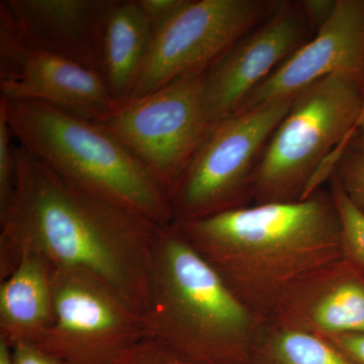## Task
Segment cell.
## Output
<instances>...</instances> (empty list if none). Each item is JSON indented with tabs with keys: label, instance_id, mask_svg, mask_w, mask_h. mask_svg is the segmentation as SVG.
Listing matches in <instances>:
<instances>
[{
	"label": "cell",
	"instance_id": "cell-21",
	"mask_svg": "<svg viewBox=\"0 0 364 364\" xmlns=\"http://www.w3.org/2000/svg\"><path fill=\"white\" fill-rule=\"evenodd\" d=\"M112 364H193L161 345L144 338L128 349Z\"/></svg>",
	"mask_w": 364,
	"mask_h": 364
},
{
	"label": "cell",
	"instance_id": "cell-14",
	"mask_svg": "<svg viewBox=\"0 0 364 364\" xmlns=\"http://www.w3.org/2000/svg\"><path fill=\"white\" fill-rule=\"evenodd\" d=\"M112 0H2L31 51L47 53L102 76L105 20Z\"/></svg>",
	"mask_w": 364,
	"mask_h": 364
},
{
	"label": "cell",
	"instance_id": "cell-20",
	"mask_svg": "<svg viewBox=\"0 0 364 364\" xmlns=\"http://www.w3.org/2000/svg\"><path fill=\"white\" fill-rule=\"evenodd\" d=\"M14 138L4 107L0 105V208L6 205L13 191L14 173H16V156Z\"/></svg>",
	"mask_w": 364,
	"mask_h": 364
},
{
	"label": "cell",
	"instance_id": "cell-18",
	"mask_svg": "<svg viewBox=\"0 0 364 364\" xmlns=\"http://www.w3.org/2000/svg\"><path fill=\"white\" fill-rule=\"evenodd\" d=\"M329 182L341 224L342 252L345 258L364 269V215L349 200L333 174Z\"/></svg>",
	"mask_w": 364,
	"mask_h": 364
},
{
	"label": "cell",
	"instance_id": "cell-13",
	"mask_svg": "<svg viewBox=\"0 0 364 364\" xmlns=\"http://www.w3.org/2000/svg\"><path fill=\"white\" fill-rule=\"evenodd\" d=\"M267 322L323 337L364 333V269L343 256L311 270L287 289Z\"/></svg>",
	"mask_w": 364,
	"mask_h": 364
},
{
	"label": "cell",
	"instance_id": "cell-3",
	"mask_svg": "<svg viewBox=\"0 0 364 364\" xmlns=\"http://www.w3.org/2000/svg\"><path fill=\"white\" fill-rule=\"evenodd\" d=\"M140 316L144 338L193 364H250L262 325L176 223L155 228Z\"/></svg>",
	"mask_w": 364,
	"mask_h": 364
},
{
	"label": "cell",
	"instance_id": "cell-23",
	"mask_svg": "<svg viewBox=\"0 0 364 364\" xmlns=\"http://www.w3.org/2000/svg\"><path fill=\"white\" fill-rule=\"evenodd\" d=\"M323 337V336H321ZM350 364H364V333L325 336Z\"/></svg>",
	"mask_w": 364,
	"mask_h": 364
},
{
	"label": "cell",
	"instance_id": "cell-25",
	"mask_svg": "<svg viewBox=\"0 0 364 364\" xmlns=\"http://www.w3.org/2000/svg\"><path fill=\"white\" fill-rule=\"evenodd\" d=\"M336 0H304L301 1L306 18L316 32L331 16Z\"/></svg>",
	"mask_w": 364,
	"mask_h": 364
},
{
	"label": "cell",
	"instance_id": "cell-24",
	"mask_svg": "<svg viewBox=\"0 0 364 364\" xmlns=\"http://www.w3.org/2000/svg\"><path fill=\"white\" fill-rule=\"evenodd\" d=\"M14 364H64L30 342H20L11 347Z\"/></svg>",
	"mask_w": 364,
	"mask_h": 364
},
{
	"label": "cell",
	"instance_id": "cell-15",
	"mask_svg": "<svg viewBox=\"0 0 364 364\" xmlns=\"http://www.w3.org/2000/svg\"><path fill=\"white\" fill-rule=\"evenodd\" d=\"M53 268L37 254H21L18 267L0 284V339L9 346L36 343L54 316Z\"/></svg>",
	"mask_w": 364,
	"mask_h": 364
},
{
	"label": "cell",
	"instance_id": "cell-10",
	"mask_svg": "<svg viewBox=\"0 0 364 364\" xmlns=\"http://www.w3.org/2000/svg\"><path fill=\"white\" fill-rule=\"evenodd\" d=\"M315 33L301 1L279 0L267 18L205 71L203 100L208 126L238 112L249 95Z\"/></svg>",
	"mask_w": 364,
	"mask_h": 364
},
{
	"label": "cell",
	"instance_id": "cell-11",
	"mask_svg": "<svg viewBox=\"0 0 364 364\" xmlns=\"http://www.w3.org/2000/svg\"><path fill=\"white\" fill-rule=\"evenodd\" d=\"M0 90L7 100L44 102L95 123L119 105L97 72L28 50L7 16L0 18Z\"/></svg>",
	"mask_w": 364,
	"mask_h": 364
},
{
	"label": "cell",
	"instance_id": "cell-5",
	"mask_svg": "<svg viewBox=\"0 0 364 364\" xmlns=\"http://www.w3.org/2000/svg\"><path fill=\"white\" fill-rule=\"evenodd\" d=\"M363 107L364 90L343 76H327L296 92L263 154L254 205L299 202L322 188Z\"/></svg>",
	"mask_w": 364,
	"mask_h": 364
},
{
	"label": "cell",
	"instance_id": "cell-2",
	"mask_svg": "<svg viewBox=\"0 0 364 364\" xmlns=\"http://www.w3.org/2000/svg\"><path fill=\"white\" fill-rule=\"evenodd\" d=\"M179 226L261 324L296 280L343 257L338 210L323 188L299 202L249 205Z\"/></svg>",
	"mask_w": 364,
	"mask_h": 364
},
{
	"label": "cell",
	"instance_id": "cell-17",
	"mask_svg": "<svg viewBox=\"0 0 364 364\" xmlns=\"http://www.w3.org/2000/svg\"><path fill=\"white\" fill-rule=\"evenodd\" d=\"M250 364H350L328 340L267 322L261 325Z\"/></svg>",
	"mask_w": 364,
	"mask_h": 364
},
{
	"label": "cell",
	"instance_id": "cell-27",
	"mask_svg": "<svg viewBox=\"0 0 364 364\" xmlns=\"http://www.w3.org/2000/svg\"><path fill=\"white\" fill-rule=\"evenodd\" d=\"M0 364H14L11 347L2 339H0Z\"/></svg>",
	"mask_w": 364,
	"mask_h": 364
},
{
	"label": "cell",
	"instance_id": "cell-16",
	"mask_svg": "<svg viewBox=\"0 0 364 364\" xmlns=\"http://www.w3.org/2000/svg\"><path fill=\"white\" fill-rule=\"evenodd\" d=\"M152 38L136 0H112L105 25L102 77L117 104L130 97Z\"/></svg>",
	"mask_w": 364,
	"mask_h": 364
},
{
	"label": "cell",
	"instance_id": "cell-4",
	"mask_svg": "<svg viewBox=\"0 0 364 364\" xmlns=\"http://www.w3.org/2000/svg\"><path fill=\"white\" fill-rule=\"evenodd\" d=\"M0 105L18 145L60 176L158 226L172 223L164 189L100 124L44 102L1 97Z\"/></svg>",
	"mask_w": 364,
	"mask_h": 364
},
{
	"label": "cell",
	"instance_id": "cell-9",
	"mask_svg": "<svg viewBox=\"0 0 364 364\" xmlns=\"http://www.w3.org/2000/svg\"><path fill=\"white\" fill-rule=\"evenodd\" d=\"M54 316L36 343L64 364H112L144 339L140 312L98 280L53 269Z\"/></svg>",
	"mask_w": 364,
	"mask_h": 364
},
{
	"label": "cell",
	"instance_id": "cell-19",
	"mask_svg": "<svg viewBox=\"0 0 364 364\" xmlns=\"http://www.w3.org/2000/svg\"><path fill=\"white\" fill-rule=\"evenodd\" d=\"M349 142L340 150L331 174L336 177L352 203L364 215V153L353 149Z\"/></svg>",
	"mask_w": 364,
	"mask_h": 364
},
{
	"label": "cell",
	"instance_id": "cell-1",
	"mask_svg": "<svg viewBox=\"0 0 364 364\" xmlns=\"http://www.w3.org/2000/svg\"><path fill=\"white\" fill-rule=\"evenodd\" d=\"M13 191L0 208V279L33 253L98 280L141 312L158 225L102 200L14 145Z\"/></svg>",
	"mask_w": 364,
	"mask_h": 364
},
{
	"label": "cell",
	"instance_id": "cell-6",
	"mask_svg": "<svg viewBox=\"0 0 364 364\" xmlns=\"http://www.w3.org/2000/svg\"><path fill=\"white\" fill-rule=\"evenodd\" d=\"M294 95L273 98L210 126L166 191L172 223L186 224L249 207L261 160Z\"/></svg>",
	"mask_w": 364,
	"mask_h": 364
},
{
	"label": "cell",
	"instance_id": "cell-22",
	"mask_svg": "<svg viewBox=\"0 0 364 364\" xmlns=\"http://www.w3.org/2000/svg\"><path fill=\"white\" fill-rule=\"evenodd\" d=\"M186 1L188 0H136L150 23L153 33L166 25Z\"/></svg>",
	"mask_w": 364,
	"mask_h": 364
},
{
	"label": "cell",
	"instance_id": "cell-26",
	"mask_svg": "<svg viewBox=\"0 0 364 364\" xmlns=\"http://www.w3.org/2000/svg\"><path fill=\"white\" fill-rule=\"evenodd\" d=\"M353 149L359 151V152L364 153V107L363 112H361L360 117L356 124L355 133L349 142Z\"/></svg>",
	"mask_w": 364,
	"mask_h": 364
},
{
	"label": "cell",
	"instance_id": "cell-8",
	"mask_svg": "<svg viewBox=\"0 0 364 364\" xmlns=\"http://www.w3.org/2000/svg\"><path fill=\"white\" fill-rule=\"evenodd\" d=\"M279 0H188L153 33L128 100L177 79L203 73L240 38L262 23Z\"/></svg>",
	"mask_w": 364,
	"mask_h": 364
},
{
	"label": "cell",
	"instance_id": "cell-12",
	"mask_svg": "<svg viewBox=\"0 0 364 364\" xmlns=\"http://www.w3.org/2000/svg\"><path fill=\"white\" fill-rule=\"evenodd\" d=\"M330 75L350 79L364 90V0H336L312 39L258 86L239 111L291 97Z\"/></svg>",
	"mask_w": 364,
	"mask_h": 364
},
{
	"label": "cell",
	"instance_id": "cell-7",
	"mask_svg": "<svg viewBox=\"0 0 364 364\" xmlns=\"http://www.w3.org/2000/svg\"><path fill=\"white\" fill-rule=\"evenodd\" d=\"M205 73L184 76L145 97L119 104L97 123L130 151L165 193L210 128L203 100Z\"/></svg>",
	"mask_w": 364,
	"mask_h": 364
}]
</instances>
